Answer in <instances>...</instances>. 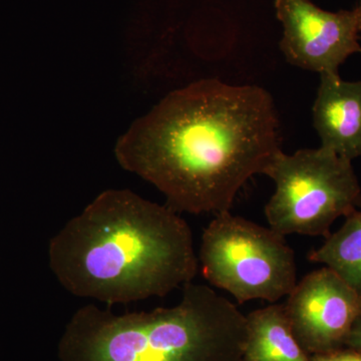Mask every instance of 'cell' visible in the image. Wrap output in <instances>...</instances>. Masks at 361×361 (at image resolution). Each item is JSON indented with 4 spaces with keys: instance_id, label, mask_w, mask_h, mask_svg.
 Instances as JSON below:
<instances>
[{
    "instance_id": "30bf717a",
    "label": "cell",
    "mask_w": 361,
    "mask_h": 361,
    "mask_svg": "<svg viewBox=\"0 0 361 361\" xmlns=\"http://www.w3.org/2000/svg\"><path fill=\"white\" fill-rule=\"evenodd\" d=\"M308 258L334 271L361 298V211L346 217L341 229Z\"/></svg>"
},
{
    "instance_id": "9c48e42d",
    "label": "cell",
    "mask_w": 361,
    "mask_h": 361,
    "mask_svg": "<svg viewBox=\"0 0 361 361\" xmlns=\"http://www.w3.org/2000/svg\"><path fill=\"white\" fill-rule=\"evenodd\" d=\"M247 341L242 361H311L294 336L284 304L246 315Z\"/></svg>"
},
{
    "instance_id": "6da1fadb",
    "label": "cell",
    "mask_w": 361,
    "mask_h": 361,
    "mask_svg": "<svg viewBox=\"0 0 361 361\" xmlns=\"http://www.w3.org/2000/svg\"><path fill=\"white\" fill-rule=\"evenodd\" d=\"M281 149L273 97L257 85L197 80L167 94L118 139L125 170L163 193L175 212L230 211L240 189Z\"/></svg>"
},
{
    "instance_id": "4fadbf2b",
    "label": "cell",
    "mask_w": 361,
    "mask_h": 361,
    "mask_svg": "<svg viewBox=\"0 0 361 361\" xmlns=\"http://www.w3.org/2000/svg\"><path fill=\"white\" fill-rule=\"evenodd\" d=\"M356 7H357V8L360 9V13H361V0H360V2H358V6Z\"/></svg>"
},
{
    "instance_id": "277c9868",
    "label": "cell",
    "mask_w": 361,
    "mask_h": 361,
    "mask_svg": "<svg viewBox=\"0 0 361 361\" xmlns=\"http://www.w3.org/2000/svg\"><path fill=\"white\" fill-rule=\"evenodd\" d=\"M264 175L275 193L265 206L271 229L279 234L323 236L339 217L361 205V189L351 161L325 148L280 151Z\"/></svg>"
},
{
    "instance_id": "ba28073f",
    "label": "cell",
    "mask_w": 361,
    "mask_h": 361,
    "mask_svg": "<svg viewBox=\"0 0 361 361\" xmlns=\"http://www.w3.org/2000/svg\"><path fill=\"white\" fill-rule=\"evenodd\" d=\"M312 115L320 147L349 161L361 156V82L320 75Z\"/></svg>"
},
{
    "instance_id": "8fae6325",
    "label": "cell",
    "mask_w": 361,
    "mask_h": 361,
    "mask_svg": "<svg viewBox=\"0 0 361 361\" xmlns=\"http://www.w3.org/2000/svg\"><path fill=\"white\" fill-rule=\"evenodd\" d=\"M311 361H361V353L343 348L323 355H311Z\"/></svg>"
},
{
    "instance_id": "7c38bea8",
    "label": "cell",
    "mask_w": 361,
    "mask_h": 361,
    "mask_svg": "<svg viewBox=\"0 0 361 361\" xmlns=\"http://www.w3.org/2000/svg\"><path fill=\"white\" fill-rule=\"evenodd\" d=\"M345 348L361 353V313L356 318L345 341Z\"/></svg>"
},
{
    "instance_id": "5b68a950",
    "label": "cell",
    "mask_w": 361,
    "mask_h": 361,
    "mask_svg": "<svg viewBox=\"0 0 361 361\" xmlns=\"http://www.w3.org/2000/svg\"><path fill=\"white\" fill-rule=\"evenodd\" d=\"M198 260L209 283L239 304L276 302L297 284L295 255L283 235L230 211L215 215L206 228Z\"/></svg>"
},
{
    "instance_id": "7a4b0ae2",
    "label": "cell",
    "mask_w": 361,
    "mask_h": 361,
    "mask_svg": "<svg viewBox=\"0 0 361 361\" xmlns=\"http://www.w3.org/2000/svg\"><path fill=\"white\" fill-rule=\"evenodd\" d=\"M49 262L73 295L114 305L168 295L192 282L199 260L179 213L111 189L52 237Z\"/></svg>"
},
{
    "instance_id": "8992f818",
    "label": "cell",
    "mask_w": 361,
    "mask_h": 361,
    "mask_svg": "<svg viewBox=\"0 0 361 361\" xmlns=\"http://www.w3.org/2000/svg\"><path fill=\"white\" fill-rule=\"evenodd\" d=\"M283 26L280 49L291 65L322 75L361 52V13L357 7L337 13L323 11L310 0H275Z\"/></svg>"
},
{
    "instance_id": "3957f363",
    "label": "cell",
    "mask_w": 361,
    "mask_h": 361,
    "mask_svg": "<svg viewBox=\"0 0 361 361\" xmlns=\"http://www.w3.org/2000/svg\"><path fill=\"white\" fill-rule=\"evenodd\" d=\"M247 320L210 287L183 286L174 307L116 315L89 304L59 343L61 361H242Z\"/></svg>"
},
{
    "instance_id": "52a82bcc",
    "label": "cell",
    "mask_w": 361,
    "mask_h": 361,
    "mask_svg": "<svg viewBox=\"0 0 361 361\" xmlns=\"http://www.w3.org/2000/svg\"><path fill=\"white\" fill-rule=\"evenodd\" d=\"M294 336L310 355L345 348L361 298L334 271H312L297 282L284 304Z\"/></svg>"
}]
</instances>
